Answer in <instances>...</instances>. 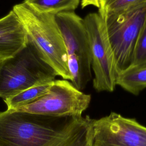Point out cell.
<instances>
[{
    "instance_id": "6da1fadb",
    "label": "cell",
    "mask_w": 146,
    "mask_h": 146,
    "mask_svg": "<svg viewBox=\"0 0 146 146\" xmlns=\"http://www.w3.org/2000/svg\"><path fill=\"white\" fill-rule=\"evenodd\" d=\"M94 119L0 111V146H91Z\"/></svg>"
},
{
    "instance_id": "7a4b0ae2",
    "label": "cell",
    "mask_w": 146,
    "mask_h": 146,
    "mask_svg": "<svg viewBox=\"0 0 146 146\" xmlns=\"http://www.w3.org/2000/svg\"><path fill=\"white\" fill-rule=\"evenodd\" d=\"M13 10L20 19L29 39L56 75L71 81L66 48L55 14L39 12L24 2L14 6Z\"/></svg>"
},
{
    "instance_id": "3957f363",
    "label": "cell",
    "mask_w": 146,
    "mask_h": 146,
    "mask_svg": "<svg viewBox=\"0 0 146 146\" xmlns=\"http://www.w3.org/2000/svg\"><path fill=\"white\" fill-rule=\"evenodd\" d=\"M56 76L29 39L14 55L0 60V98L4 100L31 87L52 82Z\"/></svg>"
},
{
    "instance_id": "277c9868",
    "label": "cell",
    "mask_w": 146,
    "mask_h": 146,
    "mask_svg": "<svg viewBox=\"0 0 146 146\" xmlns=\"http://www.w3.org/2000/svg\"><path fill=\"white\" fill-rule=\"evenodd\" d=\"M64 39L71 83L83 90L91 79V64L87 34L84 20L74 11L55 14Z\"/></svg>"
},
{
    "instance_id": "5b68a950",
    "label": "cell",
    "mask_w": 146,
    "mask_h": 146,
    "mask_svg": "<svg viewBox=\"0 0 146 146\" xmlns=\"http://www.w3.org/2000/svg\"><path fill=\"white\" fill-rule=\"evenodd\" d=\"M83 20L94 74L93 87L98 92H112L119 72L104 19L99 13H91Z\"/></svg>"
},
{
    "instance_id": "8992f818",
    "label": "cell",
    "mask_w": 146,
    "mask_h": 146,
    "mask_svg": "<svg viewBox=\"0 0 146 146\" xmlns=\"http://www.w3.org/2000/svg\"><path fill=\"white\" fill-rule=\"evenodd\" d=\"M100 15L104 19L119 73L131 64L136 42L146 19V3L121 12Z\"/></svg>"
},
{
    "instance_id": "52a82bcc",
    "label": "cell",
    "mask_w": 146,
    "mask_h": 146,
    "mask_svg": "<svg viewBox=\"0 0 146 146\" xmlns=\"http://www.w3.org/2000/svg\"><path fill=\"white\" fill-rule=\"evenodd\" d=\"M90 102V95L79 90L68 80H55L39 99L15 111L52 117L81 116Z\"/></svg>"
},
{
    "instance_id": "ba28073f",
    "label": "cell",
    "mask_w": 146,
    "mask_h": 146,
    "mask_svg": "<svg viewBox=\"0 0 146 146\" xmlns=\"http://www.w3.org/2000/svg\"><path fill=\"white\" fill-rule=\"evenodd\" d=\"M91 146H146V127L116 112L94 119Z\"/></svg>"
},
{
    "instance_id": "9c48e42d",
    "label": "cell",
    "mask_w": 146,
    "mask_h": 146,
    "mask_svg": "<svg viewBox=\"0 0 146 146\" xmlns=\"http://www.w3.org/2000/svg\"><path fill=\"white\" fill-rule=\"evenodd\" d=\"M28 40L20 19L13 10L0 19V60L14 55Z\"/></svg>"
},
{
    "instance_id": "30bf717a",
    "label": "cell",
    "mask_w": 146,
    "mask_h": 146,
    "mask_svg": "<svg viewBox=\"0 0 146 146\" xmlns=\"http://www.w3.org/2000/svg\"><path fill=\"white\" fill-rule=\"evenodd\" d=\"M116 85L137 95L146 88V65L128 67L118 74Z\"/></svg>"
},
{
    "instance_id": "8fae6325",
    "label": "cell",
    "mask_w": 146,
    "mask_h": 146,
    "mask_svg": "<svg viewBox=\"0 0 146 146\" xmlns=\"http://www.w3.org/2000/svg\"><path fill=\"white\" fill-rule=\"evenodd\" d=\"M52 83V82L31 87L4 100L7 110H16L34 103L48 91Z\"/></svg>"
},
{
    "instance_id": "7c38bea8",
    "label": "cell",
    "mask_w": 146,
    "mask_h": 146,
    "mask_svg": "<svg viewBox=\"0 0 146 146\" xmlns=\"http://www.w3.org/2000/svg\"><path fill=\"white\" fill-rule=\"evenodd\" d=\"M81 0H25L24 2L42 13L56 14L63 11H74Z\"/></svg>"
},
{
    "instance_id": "4fadbf2b",
    "label": "cell",
    "mask_w": 146,
    "mask_h": 146,
    "mask_svg": "<svg viewBox=\"0 0 146 146\" xmlns=\"http://www.w3.org/2000/svg\"><path fill=\"white\" fill-rule=\"evenodd\" d=\"M145 3L146 0H99L98 13L102 15L119 13Z\"/></svg>"
},
{
    "instance_id": "5bb4252c",
    "label": "cell",
    "mask_w": 146,
    "mask_h": 146,
    "mask_svg": "<svg viewBox=\"0 0 146 146\" xmlns=\"http://www.w3.org/2000/svg\"><path fill=\"white\" fill-rule=\"evenodd\" d=\"M146 65V19L138 38L129 67Z\"/></svg>"
},
{
    "instance_id": "9a60e30c",
    "label": "cell",
    "mask_w": 146,
    "mask_h": 146,
    "mask_svg": "<svg viewBox=\"0 0 146 146\" xmlns=\"http://www.w3.org/2000/svg\"><path fill=\"white\" fill-rule=\"evenodd\" d=\"M90 5L94 6L99 8V0H81V6L82 8H84Z\"/></svg>"
}]
</instances>
